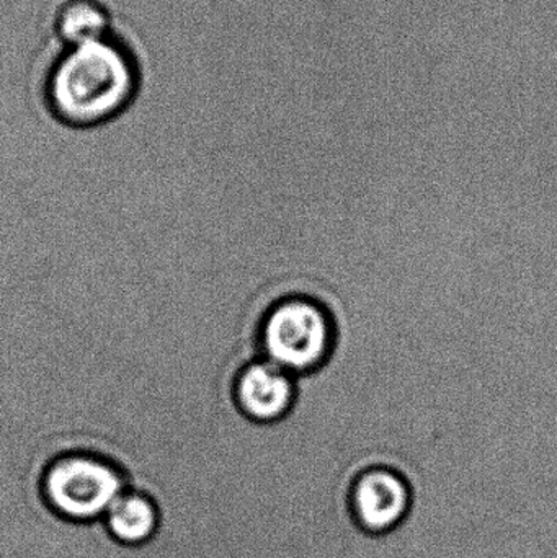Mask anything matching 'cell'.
I'll use <instances>...</instances> for the list:
<instances>
[{"label":"cell","instance_id":"6da1fadb","mask_svg":"<svg viewBox=\"0 0 557 558\" xmlns=\"http://www.w3.org/2000/svg\"><path fill=\"white\" fill-rule=\"evenodd\" d=\"M140 72L113 36L65 48L49 69L45 105L69 130L90 131L120 120L136 100Z\"/></svg>","mask_w":557,"mask_h":558},{"label":"cell","instance_id":"7a4b0ae2","mask_svg":"<svg viewBox=\"0 0 557 558\" xmlns=\"http://www.w3.org/2000/svg\"><path fill=\"white\" fill-rule=\"evenodd\" d=\"M128 488L121 465L90 449L58 452L43 465L36 482L39 500L52 517L77 526L104 520Z\"/></svg>","mask_w":557,"mask_h":558},{"label":"cell","instance_id":"3957f363","mask_svg":"<svg viewBox=\"0 0 557 558\" xmlns=\"http://www.w3.org/2000/svg\"><path fill=\"white\" fill-rule=\"evenodd\" d=\"M336 343V324L326 305L307 295H288L275 302L258 331L264 360L291 376L319 369Z\"/></svg>","mask_w":557,"mask_h":558},{"label":"cell","instance_id":"277c9868","mask_svg":"<svg viewBox=\"0 0 557 558\" xmlns=\"http://www.w3.org/2000/svg\"><path fill=\"white\" fill-rule=\"evenodd\" d=\"M346 504L356 530L368 536H386L411 514L414 488L401 465L391 459H366L347 482Z\"/></svg>","mask_w":557,"mask_h":558},{"label":"cell","instance_id":"5b68a950","mask_svg":"<svg viewBox=\"0 0 557 558\" xmlns=\"http://www.w3.org/2000/svg\"><path fill=\"white\" fill-rule=\"evenodd\" d=\"M232 397L245 418L257 425H274L293 409L296 384L294 376L261 357L239 371Z\"/></svg>","mask_w":557,"mask_h":558},{"label":"cell","instance_id":"8992f818","mask_svg":"<svg viewBox=\"0 0 557 558\" xmlns=\"http://www.w3.org/2000/svg\"><path fill=\"white\" fill-rule=\"evenodd\" d=\"M101 521L118 546L140 549L156 541L162 526V511L153 495L130 487L111 505Z\"/></svg>","mask_w":557,"mask_h":558},{"label":"cell","instance_id":"52a82bcc","mask_svg":"<svg viewBox=\"0 0 557 558\" xmlns=\"http://www.w3.org/2000/svg\"><path fill=\"white\" fill-rule=\"evenodd\" d=\"M56 35L65 48L108 38L111 19L98 0H65L55 19Z\"/></svg>","mask_w":557,"mask_h":558}]
</instances>
